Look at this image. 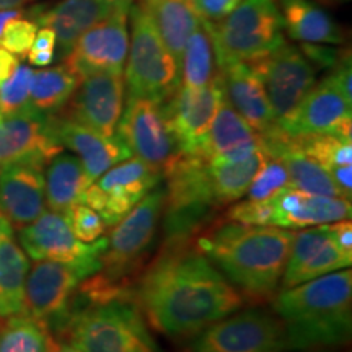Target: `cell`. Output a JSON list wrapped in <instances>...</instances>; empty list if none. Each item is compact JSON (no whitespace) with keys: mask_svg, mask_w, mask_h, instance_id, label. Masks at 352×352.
Instances as JSON below:
<instances>
[{"mask_svg":"<svg viewBox=\"0 0 352 352\" xmlns=\"http://www.w3.org/2000/svg\"><path fill=\"white\" fill-rule=\"evenodd\" d=\"M135 302L157 331L183 341L241 310L246 298L199 250L179 243L144 272Z\"/></svg>","mask_w":352,"mask_h":352,"instance_id":"cell-1","label":"cell"},{"mask_svg":"<svg viewBox=\"0 0 352 352\" xmlns=\"http://www.w3.org/2000/svg\"><path fill=\"white\" fill-rule=\"evenodd\" d=\"M294 233L272 226L219 223L197 239V250L243 294L267 300L277 292Z\"/></svg>","mask_w":352,"mask_h":352,"instance_id":"cell-2","label":"cell"},{"mask_svg":"<svg viewBox=\"0 0 352 352\" xmlns=\"http://www.w3.org/2000/svg\"><path fill=\"white\" fill-rule=\"evenodd\" d=\"M272 310L284 327L287 351L344 346L352 334V272L346 267L280 289Z\"/></svg>","mask_w":352,"mask_h":352,"instance_id":"cell-3","label":"cell"},{"mask_svg":"<svg viewBox=\"0 0 352 352\" xmlns=\"http://www.w3.org/2000/svg\"><path fill=\"white\" fill-rule=\"evenodd\" d=\"M85 302L82 307H72L60 333L77 351L162 352L131 294Z\"/></svg>","mask_w":352,"mask_h":352,"instance_id":"cell-4","label":"cell"},{"mask_svg":"<svg viewBox=\"0 0 352 352\" xmlns=\"http://www.w3.org/2000/svg\"><path fill=\"white\" fill-rule=\"evenodd\" d=\"M208 26L214 39L217 65L256 63L285 43L277 0H245L222 20L208 21Z\"/></svg>","mask_w":352,"mask_h":352,"instance_id":"cell-5","label":"cell"},{"mask_svg":"<svg viewBox=\"0 0 352 352\" xmlns=\"http://www.w3.org/2000/svg\"><path fill=\"white\" fill-rule=\"evenodd\" d=\"M164 204L165 188L157 186L120 222L114 223L101 258V270L90 276L96 285L111 290H127V276L139 266L155 239Z\"/></svg>","mask_w":352,"mask_h":352,"instance_id":"cell-6","label":"cell"},{"mask_svg":"<svg viewBox=\"0 0 352 352\" xmlns=\"http://www.w3.org/2000/svg\"><path fill=\"white\" fill-rule=\"evenodd\" d=\"M131 38L124 82L129 96L166 103L182 83V70L162 41L145 8L129 7Z\"/></svg>","mask_w":352,"mask_h":352,"instance_id":"cell-7","label":"cell"},{"mask_svg":"<svg viewBox=\"0 0 352 352\" xmlns=\"http://www.w3.org/2000/svg\"><path fill=\"white\" fill-rule=\"evenodd\" d=\"M166 178L164 219L166 246L186 243L202 227L210 210L217 209L206 162L179 153L164 171Z\"/></svg>","mask_w":352,"mask_h":352,"instance_id":"cell-8","label":"cell"},{"mask_svg":"<svg viewBox=\"0 0 352 352\" xmlns=\"http://www.w3.org/2000/svg\"><path fill=\"white\" fill-rule=\"evenodd\" d=\"M287 340L280 320L252 308L215 321L189 344L186 352H285Z\"/></svg>","mask_w":352,"mask_h":352,"instance_id":"cell-9","label":"cell"},{"mask_svg":"<svg viewBox=\"0 0 352 352\" xmlns=\"http://www.w3.org/2000/svg\"><path fill=\"white\" fill-rule=\"evenodd\" d=\"M88 277L72 264L39 259L26 276L23 315L44 324L51 333H63L78 285Z\"/></svg>","mask_w":352,"mask_h":352,"instance_id":"cell-10","label":"cell"},{"mask_svg":"<svg viewBox=\"0 0 352 352\" xmlns=\"http://www.w3.org/2000/svg\"><path fill=\"white\" fill-rule=\"evenodd\" d=\"M116 135L129 148L131 155L162 171V175L182 153L164 103L148 98L129 96Z\"/></svg>","mask_w":352,"mask_h":352,"instance_id":"cell-11","label":"cell"},{"mask_svg":"<svg viewBox=\"0 0 352 352\" xmlns=\"http://www.w3.org/2000/svg\"><path fill=\"white\" fill-rule=\"evenodd\" d=\"M20 243L23 252L34 261L65 263L80 267L88 276L101 270V258L107 248V239L83 243L74 235L67 215L44 210L36 220L20 228Z\"/></svg>","mask_w":352,"mask_h":352,"instance_id":"cell-12","label":"cell"},{"mask_svg":"<svg viewBox=\"0 0 352 352\" xmlns=\"http://www.w3.org/2000/svg\"><path fill=\"white\" fill-rule=\"evenodd\" d=\"M162 171L129 157L111 166L83 192L82 204L101 215L108 227L118 223L162 179Z\"/></svg>","mask_w":352,"mask_h":352,"instance_id":"cell-13","label":"cell"},{"mask_svg":"<svg viewBox=\"0 0 352 352\" xmlns=\"http://www.w3.org/2000/svg\"><path fill=\"white\" fill-rule=\"evenodd\" d=\"M131 2H121L107 19L98 21L78 38L64 64L76 76L85 78L100 72L124 74L129 50L127 15Z\"/></svg>","mask_w":352,"mask_h":352,"instance_id":"cell-14","label":"cell"},{"mask_svg":"<svg viewBox=\"0 0 352 352\" xmlns=\"http://www.w3.org/2000/svg\"><path fill=\"white\" fill-rule=\"evenodd\" d=\"M252 65L261 78L276 124L294 113L316 83L315 65L287 43Z\"/></svg>","mask_w":352,"mask_h":352,"instance_id":"cell-15","label":"cell"},{"mask_svg":"<svg viewBox=\"0 0 352 352\" xmlns=\"http://www.w3.org/2000/svg\"><path fill=\"white\" fill-rule=\"evenodd\" d=\"M52 129L51 114L26 107L0 121V170L8 165H46L63 152Z\"/></svg>","mask_w":352,"mask_h":352,"instance_id":"cell-16","label":"cell"},{"mask_svg":"<svg viewBox=\"0 0 352 352\" xmlns=\"http://www.w3.org/2000/svg\"><path fill=\"white\" fill-rule=\"evenodd\" d=\"M124 74H94L78 82L63 116L113 138L124 109Z\"/></svg>","mask_w":352,"mask_h":352,"instance_id":"cell-17","label":"cell"},{"mask_svg":"<svg viewBox=\"0 0 352 352\" xmlns=\"http://www.w3.org/2000/svg\"><path fill=\"white\" fill-rule=\"evenodd\" d=\"M352 101L346 100L331 78L315 83L290 116L276 124L289 138L336 134L351 138Z\"/></svg>","mask_w":352,"mask_h":352,"instance_id":"cell-18","label":"cell"},{"mask_svg":"<svg viewBox=\"0 0 352 352\" xmlns=\"http://www.w3.org/2000/svg\"><path fill=\"white\" fill-rule=\"evenodd\" d=\"M223 98L222 78L217 74L209 85L202 88L179 85L175 95L164 103L182 153L195 155L197 152Z\"/></svg>","mask_w":352,"mask_h":352,"instance_id":"cell-19","label":"cell"},{"mask_svg":"<svg viewBox=\"0 0 352 352\" xmlns=\"http://www.w3.org/2000/svg\"><path fill=\"white\" fill-rule=\"evenodd\" d=\"M52 129L60 145L76 153L83 170L94 183L120 162L132 157L129 148L118 135L107 138L80 122L51 114Z\"/></svg>","mask_w":352,"mask_h":352,"instance_id":"cell-20","label":"cell"},{"mask_svg":"<svg viewBox=\"0 0 352 352\" xmlns=\"http://www.w3.org/2000/svg\"><path fill=\"white\" fill-rule=\"evenodd\" d=\"M116 6L108 0H60L56 6L33 8L30 15L34 23L56 33V57L64 60L78 38L107 19Z\"/></svg>","mask_w":352,"mask_h":352,"instance_id":"cell-21","label":"cell"},{"mask_svg":"<svg viewBox=\"0 0 352 352\" xmlns=\"http://www.w3.org/2000/svg\"><path fill=\"white\" fill-rule=\"evenodd\" d=\"M271 226L279 228H308L351 219V199L308 195L296 188H284L270 197Z\"/></svg>","mask_w":352,"mask_h":352,"instance_id":"cell-22","label":"cell"},{"mask_svg":"<svg viewBox=\"0 0 352 352\" xmlns=\"http://www.w3.org/2000/svg\"><path fill=\"white\" fill-rule=\"evenodd\" d=\"M43 171V166L32 164L0 170V214L19 230L36 220L46 208Z\"/></svg>","mask_w":352,"mask_h":352,"instance_id":"cell-23","label":"cell"},{"mask_svg":"<svg viewBox=\"0 0 352 352\" xmlns=\"http://www.w3.org/2000/svg\"><path fill=\"white\" fill-rule=\"evenodd\" d=\"M223 95L233 109L258 132L266 134L276 127L270 100L256 70L248 63H222L217 65Z\"/></svg>","mask_w":352,"mask_h":352,"instance_id":"cell-24","label":"cell"},{"mask_svg":"<svg viewBox=\"0 0 352 352\" xmlns=\"http://www.w3.org/2000/svg\"><path fill=\"white\" fill-rule=\"evenodd\" d=\"M30 259L15 239L6 217L0 214V316L23 315L25 283Z\"/></svg>","mask_w":352,"mask_h":352,"instance_id":"cell-25","label":"cell"},{"mask_svg":"<svg viewBox=\"0 0 352 352\" xmlns=\"http://www.w3.org/2000/svg\"><path fill=\"white\" fill-rule=\"evenodd\" d=\"M140 6L151 15L162 41L168 47L182 70V57L186 41L199 26L202 16L192 0H140Z\"/></svg>","mask_w":352,"mask_h":352,"instance_id":"cell-26","label":"cell"},{"mask_svg":"<svg viewBox=\"0 0 352 352\" xmlns=\"http://www.w3.org/2000/svg\"><path fill=\"white\" fill-rule=\"evenodd\" d=\"M284 30L296 41L314 44H341V26L323 8L310 0H277Z\"/></svg>","mask_w":352,"mask_h":352,"instance_id":"cell-27","label":"cell"},{"mask_svg":"<svg viewBox=\"0 0 352 352\" xmlns=\"http://www.w3.org/2000/svg\"><path fill=\"white\" fill-rule=\"evenodd\" d=\"M91 182L76 155L60 152L46 165L44 196L50 210L67 214L74 206L82 204L83 192Z\"/></svg>","mask_w":352,"mask_h":352,"instance_id":"cell-28","label":"cell"},{"mask_svg":"<svg viewBox=\"0 0 352 352\" xmlns=\"http://www.w3.org/2000/svg\"><path fill=\"white\" fill-rule=\"evenodd\" d=\"M264 157L263 147L259 145L256 152L252 155L235 162L210 160L206 162L210 188H212L214 197L219 206L230 204L243 197L252 186L254 176L261 168Z\"/></svg>","mask_w":352,"mask_h":352,"instance_id":"cell-29","label":"cell"},{"mask_svg":"<svg viewBox=\"0 0 352 352\" xmlns=\"http://www.w3.org/2000/svg\"><path fill=\"white\" fill-rule=\"evenodd\" d=\"M258 138V132L223 98L212 124H210L208 134H206L195 157L209 162L215 157L222 155V153L232 151V148L253 142Z\"/></svg>","mask_w":352,"mask_h":352,"instance_id":"cell-30","label":"cell"},{"mask_svg":"<svg viewBox=\"0 0 352 352\" xmlns=\"http://www.w3.org/2000/svg\"><path fill=\"white\" fill-rule=\"evenodd\" d=\"M78 78L67 65L33 70L30 88V107L44 114H54L63 109L78 87Z\"/></svg>","mask_w":352,"mask_h":352,"instance_id":"cell-31","label":"cell"},{"mask_svg":"<svg viewBox=\"0 0 352 352\" xmlns=\"http://www.w3.org/2000/svg\"><path fill=\"white\" fill-rule=\"evenodd\" d=\"M217 57L212 34L204 19L192 32L182 57V83L184 88H202L217 77Z\"/></svg>","mask_w":352,"mask_h":352,"instance_id":"cell-32","label":"cell"},{"mask_svg":"<svg viewBox=\"0 0 352 352\" xmlns=\"http://www.w3.org/2000/svg\"><path fill=\"white\" fill-rule=\"evenodd\" d=\"M52 333L26 315L7 318L0 328V352H56Z\"/></svg>","mask_w":352,"mask_h":352,"instance_id":"cell-33","label":"cell"},{"mask_svg":"<svg viewBox=\"0 0 352 352\" xmlns=\"http://www.w3.org/2000/svg\"><path fill=\"white\" fill-rule=\"evenodd\" d=\"M283 134L284 142L289 147L315 158L324 168L340 165H352V142L351 138H342L336 134H314L289 138Z\"/></svg>","mask_w":352,"mask_h":352,"instance_id":"cell-34","label":"cell"},{"mask_svg":"<svg viewBox=\"0 0 352 352\" xmlns=\"http://www.w3.org/2000/svg\"><path fill=\"white\" fill-rule=\"evenodd\" d=\"M352 263V253H347L341 248L340 245L334 241L329 232V239L321 245V248L311 256L303 266L294 274L292 279L289 280L284 287L280 289H290L294 285L303 284L307 280L316 279V277L327 276L329 272L346 270L351 267Z\"/></svg>","mask_w":352,"mask_h":352,"instance_id":"cell-35","label":"cell"},{"mask_svg":"<svg viewBox=\"0 0 352 352\" xmlns=\"http://www.w3.org/2000/svg\"><path fill=\"white\" fill-rule=\"evenodd\" d=\"M33 69L19 64L7 80L0 83V114L19 113L30 107V88H32Z\"/></svg>","mask_w":352,"mask_h":352,"instance_id":"cell-36","label":"cell"},{"mask_svg":"<svg viewBox=\"0 0 352 352\" xmlns=\"http://www.w3.org/2000/svg\"><path fill=\"white\" fill-rule=\"evenodd\" d=\"M266 153V152H264ZM289 175L283 162L274 155L266 153L261 168L254 176L252 186L246 192V199L252 201H267L280 189L289 188Z\"/></svg>","mask_w":352,"mask_h":352,"instance_id":"cell-37","label":"cell"},{"mask_svg":"<svg viewBox=\"0 0 352 352\" xmlns=\"http://www.w3.org/2000/svg\"><path fill=\"white\" fill-rule=\"evenodd\" d=\"M65 215H67L69 226L72 228L74 235L83 243H94V241L101 239V235L108 227L104 220L101 219V215L85 204L74 206Z\"/></svg>","mask_w":352,"mask_h":352,"instance_id":"cell-38","label":"cell"},{"mask_svg":"<svg viewBox=\"0 0 352 352\" xmlns=\"http://www.w3.org/2000/svg\"><path fill=\"white\" fill-rule=\"evenodd\" d=\"M36 33L38 25L33 20H25L19 16L7 23L0 38V46L15 56H26L32 50Z\"/></svg>","mask_w":352,"mask_h":352,"instance_id":"cell-39","label":"cell"},{"mask_svg":"<svg viewBox=\"0 0 352 352\" xmlns=\"http://www.w3.org/2000/svg\"><path fill=\"white\" fill-rule=\"evenodd\" d=\"M272 208L270 201L245 199L228 209V222L245 223V226H271Z\"/></svg>","mask_w":352,"mask_h":352,"instance_id":"cell-40","label":"cell"},{"mask_svg":"<svg viewBox=\"0 0 352 352\" xmlns=\"http://www.w3.org/2000/svg\"><path fill=\"white\" fill-rule=\"evenodd\" d=\"M192 2L202 19L214 23L235 10L245 0H192Z\"/></svg>","mask_w":352,"mask_h":352,"instance_id":"cell-41","label":"cell"},{"mask_svg":"<svg viewBox=\"0 0 352 352\" xmlns=\"http://www.w3.org/2000/svg\"><path fill=\"white\" fill-rule=\"evenodd\" d=\"M300 51L311 64L318 65V67H334L341 57L338 51L329 50V47H320V44L314 43H307Z\"/></svg>","mask_w":352,"mask_h":352,"instance_id":"cell-42","label":"cell"},{"mask_svg":"<svg viewBox=\"0 0 352 352\" xmlns=\"http://www.w3.org/2000/svg\"><path fill=\"white\" fill-rule=\"evenodd\" d=\"M329 78L334 82V85L340 88V91L346 96V100L352 101V91H351V56L342 54L334 65L333 74Z\"/></svg>","mask_w":352,"mask_h":352,"instance_id":"cell-43","label":"cell"},{"mask_svg":"<svg viewBox=\"0 0 352 352\" xmlns=\"http://www.w3.org/2000/svg\"><path fill=\"white\" fill-rule=\"evenodd\" d=\"M329 232L338 245L347 253H352V223L351 220H340V222L329 223Z\"/></svg>","mask_w":352,"mask_h":352,"instance_id":"cell-44","label":"cell"},{"mask_svg":"<svg viewBox=\"0 0 352 352\" xmlns=\"http://www.w3.org/2000/svg\"><path fill=\"white\" fill-rule=\"evenodd\" d=\"M331 173L333 179L336 182L338 188L341 189V192L344 195L346 199H351L352 195V165H340V166H331L328 168Z\"/></svg>","mask_w":352,"mask_h":352,"instance_id":"cell-45","label":"cell"},{"mask_svg":"<svg viewBox=\"0 0 352 352\" xmlns=\"http://www.w3.org/2000/svg\"><path fill=\"white\" fill-rule=\"evenodd\" d=\"M30 51H52L56 52V33L51 28H41L34 36Z\"/></svg>","mask_w":352,"mask_h":352,"instance_id":"cell-46","label":"cell"},{"mask_svg":"<svg viewBox=\"0 0 352 352\" xmlns=\"http://www.w3.org/2000/svg\"><path fill=\"white\" fill-rule=\"evenodd\" d=\"M16 65H19V57L0 46V83L10 77Z\"/></svg>","mask_w":352,"mask_h":352,"instance_id":"cell-47","label":"cell"},{"mask_svg":"<svg viewBox=\"0 0 352 352\" xmlns=\"http://www.w3.org/2000/svg\"><path fill=\"white\" fill-rule=\"evenodd\" d=\"M28 60L33 65H38V67H46L50 65L52 60H54L56 52L52 51H28Z\"/></svg>","mask_w":352,"mask_h":352,"instance_id":"cell-48","label":"cell"},{"mask_svg":"<svg viewBox=\"0 0 352 352\" xmlns=\"http://www.w3.org/2000/svg\"><path fill=\"white\" fill-rule=\"evenodd\" d=\"M23 15V12L19 10V8H7V10H0V38H2L3 30L8 21H12L13 19H19V16Z\"/></svg>","mask_w":352,"mask_h":352,"instance_id":"cell-49","label":"cell"},{"mask_svg":"<svg viewBox=\"0 0 352 352\" xmlns=\"http://www.w3.org/2000/svg\"><path fill=\"white\" fill-rule=\"evenodd\" d=\"M28 0H0V10H7V8H19Z\"/></svg>","mask_w":352,"mask_h":352,"instance_id":"cell-50","label":"cell"},{"mask_svg":"<svg viewBox=\"0 0 352 352\" xmlns=\"http://www.w3.org/2000/svg\"><path fill=\"white\" fill-rule=\"evenodd\" d=\"M56 352H80V351H77L74 346L65 344V346H59V347H57Z\"/></svg>","mask_w":352,"mask_h":352,"instance_id":"cell-51","label":"cell"},{"mask_svg":"<svg viewBox=\"0 0 352 352\" xmlns=\"http://www.w3.org/2000/svg\"><path fill=\"white\" fill-rule=\"evenodd\" d=\"M108 2H111V3H121V2H127V0H108Z\"/></svg>","mask_w":352,"mask_h":352,"instance_id":"cell-52","label":"cell"},{"mask_svg":"<svg viewBox=\"0 0 352 352\" xmlns=\"http://www.w3.org/2000/svg\"><path fill=\"white\" fill-rule=\"evenodd\" d=\"M2 324H3V321H2V316H0V328H2Z\"/></svg>","mask_w":352,"mask_h":352,"instance_id":"cell-53","label":"cell"},{"mask_svg":"<svg viewBox=\"0 0 352 352\" xmlns=\"http://www.w3.org/2000/svg\"><path fill=\"white\" fill-rule=\"evenodd\" d=\"M333 2H346V0H333Z\"/></svg>","mask_w":352,"mask_h":352,"instance_id":"cell-54","label":"cell"},{"mask_svg":"<svg viewBox=\"0 0 352 352\" xmlns=\"http://www.w3.org/2000/svg\"><path fill=\"white\" fill-rule=\"evenodd\" d=\"M0 121H2V114H0Z\"/></svg>","mask_w":352,"mask_h":352,"instance_id":"cell-55","label":"cell"}]
</instances>
